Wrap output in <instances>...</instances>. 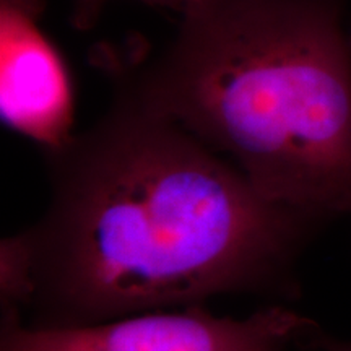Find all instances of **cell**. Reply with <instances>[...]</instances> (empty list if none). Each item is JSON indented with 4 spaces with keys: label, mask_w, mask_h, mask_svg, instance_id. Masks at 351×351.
I'll return each mask as SVG.
<instances>
[{
    "label": "cell",
    "mask_w": 351,
    "mask_h": 351,
    "mask_svg": "<svg viewBox=\"0 0 351 351\" xmlns=\"http://www.w3.org/2000/svg\"><path fill=\"white\" fill-rule=\"evenodd\" d=\"M43 153L46 212L0 245L2 319L86 326L231 293L293 291V263L320 219L263 197L124 88L114 85L90 129Z\"/></svg>",
    "instance_id": "1"
},
{
    "label": "cell",
    "mask_w": 351,
    "mask_h": 351,
    "mask_svg": "<svg viewBox=\"0 0 351 351\" xmlns=\"http://www.w3.org/2000/svg\"><path fill=\"white\" fill-rule=\"evenodd\" d=\"M161 51H103L116 86L226 158L263 197L351 215V38L340 0H192Z\"/></svg>",
    "instance_id": "2"
},
{
    "label": "cell",
    "mask_w": 351,
    "mask_h": 351,
    "mask_svg": "<svg viewBox=\"0 0 351 351\" xmlns=\"http://www.w3.org/2000/svg\"><path fill=\"white\" fill-rule=\"evenodd\" d=\"M317 330L313 320L285 306L232 319L195 304L86 326L39 327L2 319L0 351H285Z\"/></svg>",
    "instance_id": "3"
},
{
    "label": "cell",
    "mask_w": 351,
    "mask_h": 351,
    "mask_svg": "<svg viewBox=\"0 0 351 351\" xmlns=\"http://www.w3.org/2000/svg\"><path fill=\"white\" fill-rule=\"evenodd\" d=\"M44 0H0V114L43 152L73 135L75 93L62 56L39 26Z\"/></svg>",
    "instance_id": "4"
},
{
    "label": "cell",
    "mask_w": 351,
    "mask_h": 351,
    "mask_svg": "<svg viewBox=\"0 0 351 351\" xmlns=\"http://www.w3.org/2000/svg\"><path fill=\"white\" fill-rule=\"evenodd\" d=\"M111 0H72L70 21H72L73 28L82 29V32H88V29L95 28L99 16L103 15L104 7ZM142 2L150 3V5L176 8V10L182 12L192 0H142Z\"/></svg>",
    "instance_id": "5"
},
{
    "label": "cell",
    "mask_w": 351,
    "mask_h": 351,
    "mask_svg": "<svg viewBox=\"0 0 351 351\" xmlns=\"http://www.w3.org/2000/svg\"><path fill=\"white\" fill-rule=\"evenodd\" d=\"M313 345L317 348V351H351V343H348V341L332 340L328 337L322 335L320 332L315 333Z\"/></svg>",
    "instance_id": "6"
}]
</instances>
